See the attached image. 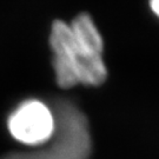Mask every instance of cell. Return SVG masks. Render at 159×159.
Here are the masks:
<instances>
[{
  "label": "cell",
  "instance_id": "cell-2",
  "mask_svg": "<svg viewBox=\"0 0 159 159\" xmlns=\"http://www.w3.org/2000/svg\"><path fill=\"white\" fill-rule=\"evenodd\" d=\"M11 136L25 145H45L56 131L52 110L38 99L21 102L7 118Z\"/></svg>",
  "mask_w": 159,
  "mask_h": 159
},
{
  "label": "cell",
  "instance_id": "cell-1",
  "mask_svg": "<svg viewBox=\"0 0 159 159\" xmlns=\"http://www.w3.org/2000/svg\"><path fill=\"white\" fill-rule=\"evenodd\" d=\"M50 45L53 54L70 61L78 84L99 86L106 80L107 68L102 54L85 51L77 43L72 29L66 21L57 19L52 23Z\"/></svg>",
  "mask_w": 159,
  "mask_h": 159
},
{
  "label": "cell",
  "instance_id": "cell-3",
  "mask_svg": "<svg viewBox=\"0 0 159 159\" xmlns=\"http://www.w3.org/2000/svg\"><path fill=\"white\" fill-rule=\"evenodd\" d=\"M77 43L85 51L102 54L104 40L98 27L89 13H80L70 24Z\"/></svg>",
  "mask_w": 159,
  "mask_h": 159
},
{
  "label": "cell",
  "instance_id": "cell-4",
  "mask_svg": "<svg viewBox=\"0 0 159 159\" xmlns=\"http://www.w3.org/2000/svg\"><path fill=\"white\" fill-rule=\"evenodd\" d=\"M0 159H70L66 148L57 139L34 151H18L1 156Z\"/></svg>",
  "mask_w": 159,
  "mask_h": 159
},
{
  "label": "cell",
  "instance_id": "cell-5",
  "mask_svg": "<svg viewBox=\"0 0 159 159\" xmlns=\"http://www.w3.org/2000/svg\"><path fill=\"white\" fill-rule=\"evenodd\" d=\"M148 5L152 13L159 19V0H148Z\"/></svg>",
  "mask_w": 159,
  "mask_h": 159
}]
</instances>
